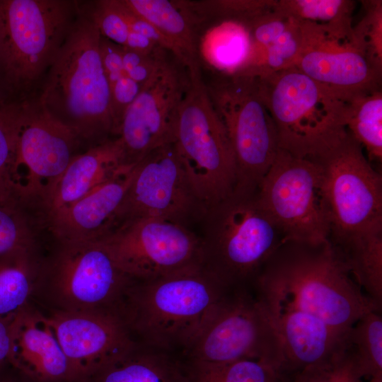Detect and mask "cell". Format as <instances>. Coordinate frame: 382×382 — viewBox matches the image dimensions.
<instances>
[{"label": "cell", "mask_w": 382, "mask_h": 382, "mask_svg": "<svg viewBox=\"0 0 382 382\" xmlns=\"http://www.w3.org/2000/svg\"><path fill=\"white\" fill-rule=\"evenodd\" d=\"M252 287L266 308L303 312L343 335L366 313L381 311L354 280L329 241L283 243Z\"/></svg>", "instance_id": "cell-1"}, {"label": "cell", "mask_w": 382, "mask_h": 382, "mask_svg": "<svg viewBox=\"0 0 382 382\" xmlns=\"http://www.w3.org/2000/svg\"><path fill=\"white\" fill-rule=\"evenodd\" d=\"M231 289L197 265L134 281L117 313L137 342L183 355Z\"/></svg>", "instance_id": "cell-2"}, {"label": "cell", "mask_w": 382, "mask_h": 382, "mask_svg": "<svg viewBox=\"0 0 382 382\" xmlns=\"http://www.w3.org/2000/svg\"><path fill=\"white\" fill-rule=\"evenodd\" d=\"M35 98L53 118L81 139L113 134L110 87L99 50L100 33L81 8Z\"/></svg>", "instance_id": "cell-3"}, {"label": "cell", "mask_w": 382, "mask_h": 382, "mask_svg": "<svg viewBox=\"0 0 382 382\" xmlns=\"http://www.w3.org/2000/svg\"><path fill=\"white\" fill-rule=\"evenodd\" d=\"M78 1L0 0L1 91L25 100L52 64L78 14Z\"/></svg>", "instance_id": "cell-4"}, {"label": "cell", "mask_w": 382, "mask_h": 382, "mask_svg": "<svg viewBox=\"0 0 382 382\" xmlns=\"http://www.w3.org/2000/svg\"><path fill=\"white\" fill-rule=\"evenodd\" d=\"M203 265L230 289L252 287L284 239L253 194L233 191L203 217Z\"/></svg>", "instance_id": "cell-5"}, {"label": "cell", "mask_w": 382, "mask_h": 382, "mask_svg": "<svg viewBox=\"0 0 382 382\" xmlns=\"http://www.w3.org/2000/svg\"><path fill=\"white\" fill-rule=\"evenodd\" d=\"M256 73L280 149L310 158L346 129V112L351 99L332 93L294 66Z\"/></svg>", "instance_id": "cell-6"}, {"label": "cell", "mask_w": 382, "mask_h": 382, "mask_svg": "<svg viewBox=\"0 0 382 382\" xmlns=\"http://www.w3.org/2000/svg\"><path fill=\"white\" fill-rule=\"evenodd\" d=\"M190 79L173 142L191 185L208 209L233 192L236 163L227 131L202 77Z\"/></svg>", "instance_id": "cell-7"}, {"label": "cell", "mask_w": 382, "mask_h": 382, "mask_svg": "<svg viewBox=\"0 0 382 382\" xmlns=\"http://www.w3.org/2000/svg\"><path fill=\"white\" fill-rule=\"evenodd\" d=\"M362 149L346 129L309 158L320 168L332 243L382 229V177Z\"/></svg>", "instance_id": "cell-8"}, {"label": "cell", "mask_w": 382, "mask_h": 382, "mask_svg": "<svg viewBox=\"0 0 382 382\" xmlns=\"http://www.w3.org/2000/svg\"><path fill=\"white\" fill-rule=\"evenodd\" d=\"M227 131L236 163L233 191H257L279 149L272 116L260 92L257 74L245 69L223 75L208 88Z\"/></svg>", "instance_id": "cell-9"}, {"label": "cell", "mask_w": 382, "mask_h": 382, "mask_svg": "<svg viewBox=\"0 0 382 382\" xmlns=\"http://www.w3.org/2000/svg\"><path fill=\"white\" fill-rule=\"evenodd\" d=\"M183 355L192 364L250 359L282 370L284 362L273 320L252 287L231 289Z\"/></svg>", "instance_id": "cell-10"}, {"label": "cell", "mask_w": 382, "mask_h": 382, "mask_svg": "<svg viewBox=\"0 0 382 382\" xmlns=\"http://www.w3.org/2000/svg\"><path fill=\"white\" fill-rule=\"evenodd\" d=\"M257 197L284 242L320 244L329 241L330 221L318 165L279 149Z\"/></svg>", "instance_id": "cell-11"}, {"label": "cell", "mask_w": 382, "mask_h": 382, "mask_svg": "<svg viewBox=\"0 0 382 382\" xmlns=\"http://www.w3.org/2000/svg\"><path fill=\"white\" fill-rule=\"evenodd\" d=\"M100 240L120 268L134 281L203 264L200 237L186 226L167 220H128Z\"/></svg>", "instance_id": "cell-12"}, {"label": "cell", "mask_w": 382, "mask_h": 382, "mask_svg": "<svg viewBox=\"0 0 382 382\" xmlns=\"http://www.w3.org/2000/svg\"><path fill=\"white\" fill-rule=\"evenodd\" d=\"M134 282L100 239L62 243L51 289L59 310L117 313Z\"/></svg>", "instance_id": "cell-13"}, {"label": "cell", "mask_w": 382, "mask_h": 382, "mask_svg": "<svg viewBox=\"0 0 382 382\" xmlns=\"http://www.w3.org/2000/svg\"><path fill=\"white\" fill-rule=\"evenodd\" d=\"M207 210L170 142L152 150L135 164L119 225L134 219L154 218L186 226L193 219H203Z\"/></svg>", "instance_id": "cell-14"}, {"label": "cell", "mask_w": 382, "mask_h": 382, "mask_svg": "<svg viewBox=\"0 0 382 382\" xmlns=\"http://www.w3.org/2000/svg\"><path fill=\"white\" fill-rule=\"evenodd\" d=\"M299 23L302 45L294 66L345 99L381 89V67L356 39L353 27L332 29Z\"/></svg>", "instance_id": "cell-15"}, {"label": "cell", "mask_w": 382, "mask_h": 382, "mask_svg": "<svg viewBox=\"0 0 382 382\" xmlns=\"http://www.w3.org/2000/svg\"><path fill=\"white\" fill-rule=\"evenodd\" d=\"M179 60H166L125 111L117 137L126 163L135 165L152 150L173 142L179 108L190 79Z\"/></svg>", "instance_id": "cell-16"}, {"label": "cell", "mask_w": 382, "mask_h": 382, "mask_svg": "<svg viewBox=\"0 0 382 382\" xmlns=\"http://www.w3.org/2000/svg\"><path fill=\"white\" fill-rule=\"evenodd\" d=\"M81 139L74 129L42 110L35 98L19 134L12 173L20 199H42L76 155Z\"/></svg>", "instance_id": "cell-17"}, {"label": "cell", "mask_w": 382, "mask_h": 382, "mask_svg": "<svg viewBox=\"0 0 382 382\" xmlns=\"http://www.w3.org/2000/svg\"><path fill=\"white\" fill-rule=\"evenodd\" d=\"M47 318L76 382H89L137 342L113 311L58 310Z\"/></svg>", "instance_id": "cell-18"}, {"label": "cell", "mask_w": 382, "mask_h": 382, "mask_svg": "<svg viewBox=\"0 0 382 382\" xmlns=\"http://www.w3.org/2000/svg\"><path fill=\"white\" fill-rule=\"evenodd\" d=\"M8 363L33 382H76L47 316L28 306L12 321Z\"/></svg>", "instance_id": "cell-19"}, {"label": "cell", "mask_w": 382, "mask_h": 382, "mask_svg": "<svg viewBox=\"0 0 382 382\" xmlns=\"http://www.w3.org/2000/svg\"><path fill=\"white\" fill-rule=\"evenodd\" d=\"M134 166H128L73 204L48 216L51 229L62 243L100 240L119 225Z\"/></svg>", "instance_id": "cell-20"}, {"label": "cell", "mask_w": 382, "mask_h": 382, "mask_svg": "<svg viewBox=\"0 0 382 382\" xmlns=\"http://www.w3.org/2000/svg\"><path fill=\"white\" fill-rule=\"evenodd\" d=\"M277 330L284 354V372L332 361L344 353L347 335L320 320L289 308H267Z\"/></svg>", "instance_id": "cell-21"}, {"label": "cell", "mask_w": 382, "mask_h": 382, "mask_svg": "<svg viewBox=\"0 0 382 382\" xmlns=\"http://www.w3.org/2000/svg\"><path fill=\"white\" fill-rule=\"evenodd\" d=\"M120 139H107L76 154L42 199L48 216L79 199L128 166Z\"/></svg>", "instance_id": "cell-22"}, {"label": "cell", "mask_w": 382, "mask_h": 382, "mask_svg": "<svg viewBox=\"0 0 382 382\" xmlns=\"http://www.w3.org/2000/svg\"><path fill=\"white\" fill-rule=\"evenodd\" d=\"M89 382H191V366L181 354L137 342Z\"/></svg>", "instance_id": "cell-23"}, {"label": "cell", "mask_w": 382, "mask_h": 382, "mask_svg": "<svg viewBox=\"0 0 382 382\" xmlns=\"http://www.w3.org/2000/svg\"><path fill=\"white\" fill-rule=\"evenodd\" d=\"M125 2L172 42L178 52L179 61L187 68L190 78L202 77L193 22L176 1L125 0Z\"/></svg>", "instance_id": "cell-24"}, {"label": "cell", "mask_w": 382, "mask_h": 382, "mask_svg": "<svg viewBox=\"0 0 382 382\" xmlns=\"http://www.w3.org/2000/svg\"><path fill=\"white\" fill-rule=\"evenodd\" d=\"M199 55L222 75L255 65V47L245 23L222 21L207 30L198 43Z\"/></svg>", "instance_id": "cell-25"}, {"label": "cell", "mask_w": 382, "mask_h": 382, "mask_svg": "<svg viewBox=\"0 0 382 382\" xmlns=\"http://www.w3.org/2000/svg\"><path fill=\"white\" fill-rule=\"evenodd\" d=\"M330 243L364 294L382 307V229Z\"/></svg>", "instance_id": "cell-26"}, {"label": "cell", "mask_w": 382, "mask_h": 382, "mask_svg": "<svg viewBox=\"0 0 382 382\" xmlns=\"http://www.w3.org/2000/svg\"><path fill=\"white\" fill-rule=\"evenodd\" d=\"M344 354L359 379L382 376V317L371 311L351 328Z\"/></svg>", "instance_id": "cell-27"}, {"label": "cell", "mask_w": 382, "mask_h": 382, "mask_svg": "<svg viewBox=\"0 0 382 382\" xmlns=\"http://www.w3.org/2000/svg\"><path fill=\"white\" fill-rule=\"evenodd\" d=\"M34 285L30 250L0 255V318H13L28 306Z\"/></svg>", "instance_id": "cell-28"}, {"label": "cell", "mask_w": 382, "mask_h": 382, "mask_svg": "<svg viewBox=\"0 0 382 382\" xmlns=\"http://www.w3.org/2000/svg\"><path fill=\"white\" fill-rule=\"evenodd\" d=\"M345 127L365 149L370 161L382 160V93L377 89L349 100Z\"/></svg>", "instance_id": "cell-29"}, {"label": "cell", "mask_w": 382, "mask_h": 382, "mask_svg": "<svg viewBox=\"0 0 382 382\" xmlns=\"http://www.w3.org/2000/svg\"><path fill=\"white\" fill-rule=\"evenodd\" d=\"M33 101L0 100V199H20L13 184L12 173L19 134Z\"/></svg>", "instance_id": "cell-30"}, {"label": "cell", "mask_w": 382, "mask_h": 382, "mask_svg": "<svg viewBox=\"0 0 382 382\" xmlns=\"http://www.w3.org/2000/svg\"><path fill=\"white\" fill-rule=\"evenodd\" d=\"M355 4L349 0H279L275 7L300 22L332 29H350Z\"/></svg>", "instance_id": "cell-31"}, {"label": "cell", "mask_w": 382, "mask_h": 382, "mask_svg": "<svg viewBox=\"0 0 382 382\" xmlns=\"http://www.w3.org/2000/svg\"><path fill=\"white\" fill-rule=\"evenodd\" d=\"M191 382H283L281 369L257 359L220 364H192Z\"/></svg>", "instance_id": "cell-32"}, {"label": "cell", "mask_w": 382, "mask_h": 382, "mask_svg": "<svg viewBox=\"0 0 382 382\" xmlns=\"http://www.w3.org/2000/svg\"><path fill=\"white\" fill-rule=\"evenodd\" d=\"M16 198L0 199V255L30 250L32 235Z\"/></svg>", "instance_id": "cell-33"}, {"label": "cell", "mask_w": 382, "mask_h": 382, "mask_svg": "<svg viewBox=\"0 0 382 382\" xmlns=\"http://www.w3.org/2000/svg\"><path fill=\"white\" fill-rule=\"evenodd\" d=\"M302 45V30L299 21L291 25L262 53L260 71L270 72L295 65Z\"/></svg>", "instance_id": "cell-34"}, {"label": "cell", "mask_w": 382, "mask_h": 382, "mask_svg": "<svg viewBox=\"0 0 382 382\" xmlns=\"http://www.w3.org/2000/svg\"><path fill=\"white\" fill-rule=\"evenodd\" d=\"M366 13L355 27L354 37L366 50L372 61L382 66V4L381 1H364Z\"/></svg>", "instance_id": "cell-35"}, {"label": "cell", "mask_w": 382, "mask_h": 382, "mask_svg": "<svg viewBox=\"0 0 382 382\" xmlns=\"http://www.w3.org/2000/svg\"><path fill=\"white\" fill-rule=\"evenodd\" d=\"M359 378L345 356L299 371L284 372L283 382H355Z\"/></svg>", "instance_id": "cell-36"}, {"label": "cell", "mask_w": 382, "mask_h": 382, "mask_svg": "<svg viewBox=\"0 0 382 382\" xmlns=\"http://www.w3.org/2000/svg\"><path fill=\"white\" fill-rule=\"evenodd\" d=\"M275 1H209L197 3L222 21H236L247 24L252 19L270 10Z\"/></svg>", "instance_id": "cell-37"}, {"label": "cell", "mask_w": 382, "mask_h": 382, "mask_svg": "<svg viewBox=\"0 0 382 382\" xmlns=\"http://www.w3.org/2000/svg\"><path fill=\"white\" fill-rule=\"evenodd\" d=\"M108 2L111 7L123 18L130 31L149 38L178 59V52L172 42L151 23L133 11L127 5L125 0H108Z\"/></svg>", "instance_id": "cell-38"}, {"label": "cell", "mask_w": 382, "mask_h": 382, "mask_svg": "<svg viewBox=\"0 0 382 382\" xmlns=\"http://www.w3.org/2000/svg\"><path fill=\"white\" fill-rule=\"evenodd\" d=\"M141 85L125 76L110 86L112 134L117 136L123 115L139 95Z\"/></svg>", "instance_id": "cell-39"}, {"label": "cell", "mask_w": 382, "mask_h": 382, "mask_svg": "<svg viewBox=\"0 0 382 382\" xmlns=\"http://www.w3.org/2000/svg\"><path fill=\"white\" fill-rule=\"evenodd\" d=\"M121 47L100 36V54L110 87L120 79L127 76L123 66Z\"/></svg>", "instance_id": "cell-40"}, {"label": "cell", "mask_w": 382, "mask_h": 382, "mask_svg": "<svg viewBox=\"0 0 382 382\" xmlns=\"http://www.w3.org/2000/svg\"><path fill=\"white\" fill-rule=\"evenodd\" d=\"M124 47L144 55L153 54L163 48L149 38L133 31H129Z\"/></svg>", "instance_id": "cell-41"}, {"label": "cell", "mask_w": 382, "mask_h": 382, "mask_svg": "<svg viewBox=\"0 0 382 382\" xmlns=\"http://www.w3.org/2000/svg\"><path fill=\"white\" fill-rule=\"evenodd\" d=\"M13 318H0V371L9 365L11 328Z\"/></svg>", "instance_id": "cell-42"}, {"label": "cell", "mask_w": 382, "mask_h": 382, "mask_svg": "<svg viewBox=\"0 0 382 382\" xmlns=\"http://www.w3.org/2000/svg\"><path fill=\"white\" fill-rule=\"evenodd\" d=\"M1 370L0 371V382H32V381L28 378H27L26 381H24L13 378L11 376H1Z\"/></svg>", "instance_id": "cell-43"}, {"label": "cell", "mask_w": 382, "mask_h": 382, "mask_svg": "<svg viewBox=\"0 0 382 382\" xmlns=\"http://www.w3.org/2000/svg\"><path fill=\"white\" fill-rule=\"evenodd\" d=\"M355 382H364L361 379H358ZM369 382H382V376L374 377L369 379Z\"/></svg>", "instance_id": "cell-44"}, {"label": "cell", "mask_w": 382, "mask_h": 382, "mask_svg": "<svg viewBox=\"0 0 382 382\" xmlns=\"http://www.w3.org/2000/svg\"><path fill=\"white\" fill-rule=\"evenodd\" d=\"M1 23L0 16V54H1ZM0 91H1V56H0Z\"/></svg>", "instance_id": "cell-45"}]
</instances>
